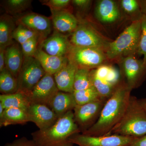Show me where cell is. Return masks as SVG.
Returning a JSON list of instances; mask_svg holds the SVG:
<instances>
[{
	"label": "cell",
	"mask_w": 146,
	"mask_h": 146,
	"mask_svg": "<svg viewBox=\"0 0 146 146\" xmlns=\"http://www.w3.org/2000/svg\"><path fill=\"white\" fill-rule=\"evenodd\" d=\"M78 105H82L93 102L105 100L98 94L94 86L80 91H74L73 93Z\"/></svg>",
	"instance_id": "484cf974"
},
{
	"label": "cell",
	"mask_w": 146,
	"mask_h": 146,
	"mask_svg": "<svg viewBox=\"0 0 146 146\" xmlns=\"http://www.w3.org/2000/svg\"><path fill=\"white\" fill-rule=\"evenodd\" d=\"M136 138L117 134L96 136L77 133L71 136L70 141L78 146H130Z\"/></svg>",
	"instance_id": "52a82bcc"
},
{
	"label": "cell",
	"mask_w": 146,
	"mask_h": 146,
	"mask_svg": "<svg viewBox=\"0 0 146 146\" xmlns=\"http://www.w3.org/2000/svg\"><path fill=\"white\" fill-rule=\"evenodd\" d=\"M121 3L122 8L127 13H135L139 9V3L135 0H123Z\"/></svg>",
	"instance_id": "d6a6232c"
},
{
	"label": "cell",
	"mask_w": 146,
	"mask_h": 146,
	"mask_svg": "<svg viewBox=\"0 0 146 146\" xmlns=\"http://www.w3.org/2000/svg\"><path fill=\"white\" fill-rule=\"evenodd\" d=\"M59 91L53 75L46 73L28 97L31 104L45 105L50 107L53 99Z\"/></svg>",
	"instance_id": "ba28073f"
},
{
	"label": "cell",
	"mask_w": 146,
	"mask_h": 146,
	"mask_svg": "<svg viewBox=\"0 0 146 146\" xmlns=\"http://www.w3.org/2000/svg\"><path fill=\"white\" fill-rule=\"evenodd\" d=\"M141 31L138 49L139 54L143 55V64L146 68V15L143 14L141 19Z\"/></svg>",
	"instance_id": "4dcf8cb0"
},
{
	"label": "cell",
	"mask_w": 146,
	"mask_h": 146,
	"mask_svg": "<svg viewBox=\"0 0 146 146\" xmlns=\"http://www.w3.org/2000/svg\"><path fill=\"white\" fill-rule=\"evenodd\" d=\"M32 2L31 0H7L4 2L3 7L7 13L16 15L27 10Z\"/></svg>",
	"instance_id": "83f0119b"
},
{
	"label": "cell",
	"mask_w": 146,
	"mask_h": 146,
	"mask_svg": "<svg viewBox=\"0 0 146 146\" xmlns=\"http://www.w3.org/2000/svg\"><path fill=\"white\" fill-rule=\"evenodd\" d=\"M90 78L92 85L103 98L106 100L112 96L117 86H114L104 80L98 77L95 74L94 70L90 71Z\"/></svg>",
	"instance_id": "d4e9b609"
},
{
	"label": "cell",
	"mask_w": 146,
	"mask_h": 146,
	"mask_svg": "<svg viewBox=\"0 0 146 146\" xmlns=\"http://www.w3.org/2000/svg\"><path fill=\"white\" fill-rule=\"evenodd\" d=\"M119 78V74L117 69L110 66L107 77L105 80L107 82L114 86H117Z\"/></svg>",
	"instance_id": "e575fe53"
},
{
	"label": "cell",
	"mask_w": 146,
	"mask_h": 146,
	"mask_svg": "<svg viewBox=\"0 0 146 146\" xmlns=\"http://www.w3.org/2000/svg\"><path fill=\"white\" fill-rule=\"evenodd\" d=\"M122 63L124 73L127 81V85L132 90L138 84L146 69L143 61L138 60L133 55L124 58Z\"/></svg>",
	"instance_id": "5bb4252c"
},
{
	"label": "cell",
	"mask_w": 146,
	"mask_h": 146,
	"mask_svg": "<svg viewBox=\"0 0 146 146\" xmlns=\"http://www.w3.org/2000/svg\"><path fill=\"white\" fill-rule=\"evenodd\" d=\"M95 13L97 19L104 23H115L120 16L117 5L112 0L99 1L95 8Z\"/></svg>",
	"instance_id": "e0dca14e"
},
{
	"label": "cell",
	"mask_w": 146,
	"mask_h": 146,
	"mask_svg": "<svg viewBox=\"0 0 146 146\" xmlns=\"http://www.w3.org/2000/svg\"><path fill=\"white\" fill-rule=\"evenodd\" d=\"M67 57L78 68L90 70L102 65L107 59L103 50L96 48L71 46Z\"/></svg>",
	"instance_id": "8992f818"
},
{
	"label": "cell",
	"mask_w": 146,
	"mask_h": 146,
	"mask_svg": "<svg viewBox=\"0 0 146 146\" xmlns=\"http://www.w3.org/2000/svg\"><path fill=\"white\" fill-rule=\"evenodd\" d=\"M51 20L54 30L62 34L73 33L78 25L77 18L67 9L51 11Z\"/></svg>",
	"instance_id": "2e32d148"
},
{
	"label": "cell",
	"mask_w": 146,
	"mask_h": 146,
	"mask_svg": "<svg viewBox=\"0 0 146 146\" xmlns=\"http://www.w3.org/2000/svg\"><path fill=\"white\" fill-rule=\"evenodd\" d=\"M5 49L0 48V72L5 68Z\"/></svg>",
	"instance_id": "74e56055"
},
{
	"label": "cell",
	"mask_w": 146,
	"mask_h": 146,
	"mask_svg": "<svg viewBox=\"0 0 146 146\" xmlns=\"http://www.w3.org/2000/svg\"><path fill=\"white\" fill-rule=\"evenodd\" d=\"M141 31V19L132 22L114 41L108 44L106 57L115 59L133 55L138 51Z\"/></svg>",
	"instance_id": "277c9868"
},
{
	"label": "cell",
	"mask_w": 146,
	"mask_h": 146,
	"mask_svg": "<svg viewBox=\"0 0 146 146\" xmlns=\"http://www.w3.org/2000/svg\"><path fill=\"white\" fill-rule=\"evenodd\" d=\"M18 91L17 78L6 68L0 72V92L3 95L16 93Z\"/></svg>",
	"instance_id": "cb8c5ba5"
},
{
	"label": "cell",
	"mask_w": 146,
	"mask_h": 146,
	"mask_svg": "<svg viewBox=\"0 0 146 146\" xmlns=\"http://www.w3.org/2000/svg\"><path fill=\"white\" fill-rule=\"evenodd\" d=\"M76 105L73 93L59 91L53 99L50 108L59 118L69 111H73Z\"/></svg>",
	"instance_id": "ffe728a7"
},
{
	"label": "cell",
	"mask_w": 146,
	"mask_h": 146,
	"mask_svg": "<svg viewBox=\"0 0 146 146\" xmlns=\"http://www.w3.org/2000/svg\"><path fill=\"white\" fill-rule=\"evenodd\" d=\"M5 110V109L3 106V105L0 103V116L2 115L3 112Z\"/></svg>",
	"instance_id": "b9f144b4"
},
{
	"label": "cell",
	"mask_w": 146,
	"mask_h": 146,
	"mask_svg": "<svg viewBox=\"0 0 146 146\" xmlns=\"http://www.w3.org/2000/svg\"><path fill=\"white\" fill-rule=\"evenodd\" d=\"M3 146H38L33 139L30 140L26 137H21Z\"/></svg>",
	"instance_id": "836d02e7"
},
{
	"label": "cell",
	"mask_w": 146,
	"mask_h": 146,
	"mask_svg": "<svg viewBox=\"0 0 146 146\" xmlns=\"http://www.w3.org/2000/svg\"><path fill=\"white\" fill-rule=\"evenodd\" d=\"M33 57L39 61L46 73L54 75L66 63L67 57H58L48 54L38 47Z\"/></svg>",
	"instance_id": "ac0fdd59"
},
{
	"label": "cell",
	"mask_w": 146,
	"mask_h": 146,
	"mask_svg": "<svg viewBox=\"0 0 146 146\" xmlns=\"http://www.w3.org/2000/svg\"><path fill=\"white\" fill-rule=\"evenodd\" d=\"M111 134L138 138L146 134V113L139 100L131 96L124 115Z\"/></svg>",
	"instance_id": "3957f363"
},
{
	"label": "cell",
	"mask_w": 146,
	"mask_h": 146,
	"mask_svg": "<svg viewBox=\"0 0 146 146\" xmlns=\"http://www.w3.org/2000/svg\"><path fill=\"white\" fill-rule=\"evenodd\" d=\"M110 68V66L106 65H102L98 67L96 70H94L97 77L105 80L108 75Z\"/></svg>",
	"instance_id": "d590c367"
},
{
	"label": "cell",
	"mask_w": 146,
	"mask_h": 146,
	"mask_svg": "<svg viewBox=\"0 0 146 146\" xmlns=\"http://www.w3.org/2000/svg\"><path fill=\"white\" fill-rule=\"evenodd\" d=\"M130 146H146V134L136 138Z\"/></svg>",
	"instance_id": "f35d334b"
},
{
	"label": "cell",
	"mask_w": 146,
	"mask_h": 146,
	"mask_svg": "<svg viewBox=\"0 0 146 146\" xmlns=\"http://www.w3.org/2000/svg\"><path fill=\"white\" fill-rule=\"evenodd\" d=\"M36 36L38 35L35 32L21 24H18L13 33V39L21 45Z\"/></svg>",
	"instance_id": "f1b7e54d"
},
{
	"label": "cell",
	"mask_w": 146,
	"mask_h": 146,
	"mask_svg": "<svg viewBox=\"0 0 146 146\" xmlns=\"http://www.w3.org/2000/svg\"><path fill=\"white\" fill-rule=\"evenodd\" d=\"M12 16L3 14L0 18V48L6 49L13 43V33L16 29Z\"/></svg>",
	"instance_id": "44dd1931"
},
{
	"label": "cell",
	"mask_w": 146,
	"mask_h": 146,
	"mask_svg": "<svg viewBox=\"0 0 146 146\" xmlns=\"http://www.w3.org/2000/svg\"><path fill=\"white\" fill-rule=\"evenodd\" d=\"M71 2L76 8L81 10H85L89 8L91 5V1L89 0H74L72 1Z\"/></svg>",
	"instance_id": "8d00e7d4"
},
{
	"label": "cell",
	"mask_w": 146,
	"mask_h": 146,
	"mask_svg": "<svg viewBox=\"0 0 146 146\" xmlns=\"http://www.w3.org/2000/svg\"><path fill=\"white\" fill-rule=\"evenodd\" d=\"M71 46L67 35L54 30L39 46L50 55L65 57H67Z\"/></svg>",
	"instance_id": "4fadbf2b"
},
{
	"label": "cell",
	"mask_w": 146,
	"mask_h": 146,
	"mask_svg": "<svg viewBox=\"0 0 146 146\" xmlns=\"http://www.w3.org/2000/svg\"><path fill=\"white\" fill-rule=\"evenodd\" d=\"M70 40L71 44L75 46L96 48L104 52L108 44L92 28L85 24L78 25Z\"/></svg>",
	"instance_id": "9c48e42d"
},
{
	"label": "cell",
	"mask_w": 146,
	"mask_h": 146,
	"mask_svg": "<svg viewBox=\"0 0 146 146\" xmlns=\"http://www.w3.org/2000/svg\"><path fill=\"white\" fill-rule=\"evenodd\" d=\"M13 42L5 49V68L17 78L23 65L24 55L21 46Z\"/></svg>",
	"instance_id": "d6986e66"
},
{
	"label": "cell",
	"mask_w": 146,
	"mask_h": 146,
	"mask_svg": "<svg viewBox=\"0 0 146 146\" xmlns=\"http://www.w3.org/2000/svg\"><path fill=\"white\" fill-rule=\"evenodd\" d=\"M80 132L75 121L74 112L70 111L58 118L51 127L44 130L39 129L31 134L38 146H73L70 138Z\"/></svg>",
	"instance_id": "7a4b0ae2"
},
{
	"label": "cell",
	"mask_w": 146,
	"mask_h": 146,
	"mask_svg": "<svg viewBox=\"0 0 146 146\" xmlns=\"http://www.w3.org/2000/svg\"><path fill=\"white\" fill-rule=\"evenodd\" d=\"M16 22L17 24L23 25L38 35L41 43L49 36L52 30L51 20L37 13H26L18 18Z\"/></svg>",
	"instance_id": "8fae6325"
},
{
	"label": "cell",
	"mask_w": 146,
	"mask_h": 146,
	"mask_svg": "<svg viewBox=\"0 0 146 146\" xmlns=\"http://www.w3.org/2000/svg\"><path fill=\"white\" fill-rule=\"evenodd\" d=\"M27 110L19 108H10L5 110L0 116V127L14 125H24L29 122Z\"/></svg>",
	"instance_id": "7402d4cb"
},
{
	"label": "cell",
	"mask_w": 146,
	"mask_h": 146,
	"mask_svg": "<svg viewBox=\"0 0 146 146\" xmlns=\"http://www.w3.org/2000/svg\"><path fill=\"white\" fill-rule=\"evenodd\" d=\"M90 71L84 68H78L74 80V91H80L89 89L93 86L90 78Z\"/></svg>",
	"instance_id": "4316f807"
},
{
	"label": "cell",
	"mask_w": 146,
	"mask_h": 146,
	"mask_svg": "<svg viewBox=\"0 0 146 146\" xmlns=\"http://www.w3.org/2000/svg\"><path fill=\"white\" fill-rule=\"evenodd\" d=\"M40 63L34 57H24L17 78L18 91L28 96L33 89L46 74Z\"/></svg>",
	"instance_id": "5b68a950"
},
{
	"label": "cell",
	"mask_w": 146,
	"mask_h": 146,
	"mask_svg": "<svg viewBox=\"0 0 146 146\" xmlns=\"http://www.w3.org/2000/svg\"><path fill=\"white\" fill-rule=\"evenodd\" d=\"M131 90L127 84L117 86L112 96L105 102L96 121L82 134L96 136L110 135L112 129L124 115Z\"/></svg>",
	"instance_id": "6da1fadb"
},
{
	"label": "cell",
	"mask_w": 146,
	"mask_h": 146,
	"mask_svg": "<svg viewBox=\"0 0 146 146\" xmlns=\"http://www.w3.org/2000/svg\"><path fill=\"white\" fill-rule=\"evenodd\" d=\"M141 7L142 11L144 13V14L146 15V1H142L141 2Z\"/></svg>",
	"instance_id": "ab89813d"
},
{
	"label": "cell",
	"mask_w": 146,
	"mask_h": 146,
	"mask_svg": "<svg viewBox=\"0 0 146 146\" xmlns=\"http://www.w3.org/2000/svg\"><path fill=\"white\" fill-rule=\"evenodd\" d=\"M27 112L29 122L34 123L40 130L52 126L58 119L52 110L45 105L31 104Z\"/></svg>",
	"instance_id": "7c38bea8"
},
{
	"label": "cell",
	"mask_w": 146,
	"mask_h": 146,
	"mask_svg": "<svg viewBox=\"0 0 146 146\" xmlns=\"http://www.w3.org/2000/svg\"><path fill=\"white\" fill-rule=\"evenodd\" d=\"M78 67L68 59L60 70L54 75L55 81L59 91L74 92L75 75Z\"/></svg>",
	"instance_id": "9a60e30c"
},
{
	"label": "cell",
	"mask_w": 146,
	"mask_h": 146,
	"mask_svg": "<svg viewBox=\"0 0 146 146\" xmlns=\"http://www.w3.org/2000/svg\"><path fill=\"white\" fill-rule=\"evenodd\" d=\"M0 103L5 109L14 108L27 110L31 105L29 97L20 91L13 94H1Z\"/></svg>",
	"instance_id": "603a6c76"
},
{
	"label": "cell",
	"mask_w": 146,
	"mask_h": 146,
	"mask_svg": "<svg viewBox=\"0 0 146 146\" xmlns=\"http://www.w3.org/2000/svg\"><path fill=\"white\" fill-rule=\"evenodd\" d=\"M140 103L146 113V98L139 100Z\"/></svg>",
	"instance_id": "60d3db41"
},
{
	"label": "cell",
	"mask_w": 146,
	"mask_h": 146,
	"mask_svg": "<svg viewBox=\"0 0 146 146\" xmlns=\"http://www.w3.org/2000/svg\"><path fill=\"white\" fill-rule=\"evenodd\" d=\"M105 103L103 100L77 105L73 110L74 118L81 132L87 130L96 121Z\"/></svg>",
	"instance_id": "30bf717a"
},
{
	"label": "cell",
	"mask_w": 146,
	"mask_h": 146,
	"mask_svg": "<svg viewBox=\"0 0 146 146\" xmlns=\"http://www.w3.org/2000/svg\"><path fill=\"white\" fill-rule=\"evenodd\" d=\"M72 1L70 0H48L42 1L43 4L48 7L51 11H60L66 9Z\"/></svg>",
	"instance_id": "1f68e13d"
},
{
	"label": "cell",
	"mask_w": 146,
	"mask_h": 146,
	"mask_svg": "<svg viewBox=\"0 0 146 146\" xmlns=\"http://www.w3.org/2000/svg\"><path fill=\"white\" fill-rule=\"evenodd\" d=\"M41 41L39 36H36L21 45L24 57H33Z\"/></svg>",
	"instance_id": "f546056e"
}]
</instances>
